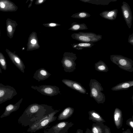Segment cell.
Here are the masks:
<instances>
[{
	"label": "cell",
	"mask_w": 133,
	"mask_h": 133,
	"mask_svg": "<svg viewBox=\"0 0 133 133\" xmlns=\"http://www.w3.org/2000/svg\"><path fill=\"white\" fill-rule=\"evenodd\" d=\"M62 82L67 87L83 94L86 93V89L79 83L66 79H63Z\"/></svg>",
	"instance_id": "cell-12"
},
{
	"label": "cell",
	"mask_w": 133,
	"mask_h": 133,
	"mask_svg": "<svg viewBox=\"0 0 133 133\" xmlns=\"http://www.w3.org/2000/svg\"><path fill=\"white\" fill-rule=\"evenodd\" d=\"M68 133V132H64V133Z\"/></svg>",
	"instance_id": "cell-38"
},
{
	"label": "cell",
	"mask_w": 133,
	"mask_h": 133,
	"mask_svg": "<svg viewBox=\"0 0 133 133\" xmlns=\"http://www.w3.org/2000/svg\"><path fill=\"white\" fill-rule=\"evenodd\" d=\"M74 109L71 107H68L65 108L58 116L57 120H62L66 119L72 115Z\"/></svg>",
	"instance_id": "cell-21"
},
{
	"label": "cell",
	"mask_w": 133,
	"mask_h": 133,
	"mask_svg": "<svg viewBox=\"0 0 133 133\" xmlns=\"http://www.w3.org/2000/svg\"><path fill=\"white\" fill-rule=\"evenodd\" d=\"M128 125H129L132 128H133V122L132 120L127 121V122Z\"/></svg>",
	"instance_id": "cell-33"
},
{
	"label": "cell",
	"mask_w": 133,
	"mask_h": 133,
	"mask_svg": "<svg viewBox=\"0 0 133 133\" xmlns=\"http://www.w3.org/2000/svg\"><path fill=\"white\" fill-rule=\"evenodd\" d=\"M0 34H1V32H0Z\"/></svg>",
	"instance_id": "cell-40"
},
{
	"label": "cell",
	"mask_w": 133,
	"mask_h": 133,
	"mask_svg": "<svg viewBox=\"0 0 133 133\" xmlns=\"http://www.w3.org/2000/svg\"><path fill=\"white\" fill-rule=\"evenodd\" d=\"M89 86L90 97L93 98L98 103H103L105 101V97L104 94L102 92L104 90L101 84L96 79H91Z\"/></svg>",
	"instance_id": "cell-2"
},
{
	"label": "cell",
	"mask_w": 133,
	"mask_h": 133,
	"mask_svg": "<svg viewBox=\"0 0 133 133\" xmlns=\"http://www.w3.org/2000/svg\"><path fill=\"white\" fill-rule=\"evenodd\" d=\"M60 110H55L54 111L44 117L37 122L29 127L27 131L35 132L41 129H46L50 123L56 119L57 117L55 116V115Z\"/></svg>",
	"instance_id": "cell-3"
},
{
	"label": "cell",
	"mask_w": 133,
	"mask_h": 133,
	"mask_svg": "<svg viewBox=\"0 0 133 133\" xmlns=\"http://www.w3.org/2000/svg\"><path fill=\"white\" fill-rule=\"evenodd\" d=\"M5 51L14 64L22 72L24 73L25 66L19 57L15 53L11 52L8 49H6Z\"/></svg>",
	"instance_id": "cell-11"
},
{
	"label": "cell",
	"mask_w": 133,
	"mask_h": 133,
	"mask_svg": "<svg viewBox=\"0 0 133 133\" xmlns=\"http://www.w3.org/2000/svg\"><path fill=\"white\" fill-rule=\"evenodd\" d=\"M121 9L123 18L129 29H130L132 24L133 17L130 7L128 3L123 1Z\"/></svg>",
	"instance_id": "cell-10"
},
{
	"label": "cell",
	"mask_w": 133,
	"mask_h": 133,
	"mask_svg": "<svg viewBox=\"0 0 133 133\" xmlns=\"http://www.w3.org/2000/svg\"><path fill=\"white\" fill-rule=\"evenodd\" d=\"M118 10L115 9L111 10L104 11L99 14V15L103 18L112 21L116 18Z\"/></svg>",
	"instance_id": "cell-19"
},
{
	"label": "cell",
	"mask_w": 133,
	"mask_h": 133,
	"mask_svg": "<svg viewBox=\"0 0 133 133\" xmlns=\"http://www.w3.org/2000/svg\"><path fill=\"white\" fill-rule=\"evenodd\" d=\"M128 42L133 46V33L129 35L128 39Z\"/></svg>",
	"instance_id": "cell-31"
},
{
	"label": "cell",
	"mask_w": 133,
	"mask_h": 133,
	"mask_svg": "<svg viewBox=\"0 0 133 133\" xmlns=\"http://www.w3.org/2000/svg\"><path fill=\"white\" fill-rule=\"evenodd\" d=\"M76 133H83V131L80 129H78Z\"/></svg>",
	"instance_id": "cell-35"
},
{
	"label": "cell",
	"mask_w": 133,
	"mask_h": 133,
	"mask_svg": "<svg viewBox=\"0 0 133 133\" xmlns=\"http://www.w3.org/2000/svg\"><path fill=\"white\" fill-rule=\"evenodd\" d=\"M85 3L97 5H107L111 2L116 1L117 0H79Z\"/></svg>",
	"instance_id": "cell-23"
},
{
	"label": "cell",
	"mask_w": 133,
	"mask_h": 133,
	"mask_svg": "<svg viewBox=\"0 0 133 133\" xmlns=\"http://www.w3.org/2000/svg\"><path fill=\"white\" fill-rule=\"evenodd\" d=\"M96 70L99 72H107L109 68L105 63L103 61H99L95 64Z\"/></svg>",
	"instance_id": "cell-26"
},
{
	"label": "cell",
	"mask_w": 133,
	"mask_h": 133,
	"mask_svg": "<svg viewBox=\"0 0 133 133\" xmlns=\"http://www.w3.org/2000/svg\"><path fill=\"white\" fill-rule=\"evenodd\" d=\"M0 73L2 74V70L1 68V67L0 66Z\"/></svg>",
	"instance_id": "cell-37"
},
{
	"label": "cell",
	"mask_w": 133,
	"mask_h": 133,
	"mask_svg": "<svg viewBox=\"0 0 133 133\" xmlns=\"http://www.w3.org/2000/svg\"><path fill=\"white\" fill-rule=\"evenodd\" d=\"M17 6L9 0H0V11L4 12L16 11Z\"/></svg>",
	"instance_id": "cell-13"
},
{
	"label": "cell",
	"mask_w": 133,
	"mask_h": 133,
	"mask_svg": "<svg viewBox=\"0 0 133 133\" xmlns=\"http://www.w3.org/2000/svg\"><path fill=\"white\" fill-rule=\"evenodd\" d=\"M90 16L91 15L88 12L83 11L74 14L71 17L76 18L84 19L90 17Z\"/></svg>",
	"instance_id": "cell-28"
},
{
	"label": "cell",
	"mask_w": 133,
	"mask_h": 133,
	"mask_svg": "<svg viewBox=\"0 0 133 133\" xmlns=\"http://www.w3.org/2000/svg\"><path fill=\"white\" fill-rule=\"evenodd\" d=\"M124 133H128V132H124Z\"/></svg>",
	"instance_id": "cell-39"
},
{
	"label": "cell",
	"mask_w": 133,
	"mask_h": 133,
	"mask_svg": "<svg viewBox=\"0 0 133 133\" xmlns=\"http://www.w3.org/2000/svg\"><path fill=\"white\" fill-rule=\"evenodd\" d=\"M110 59L120 68L128 72H133V61L131 59L121 55H113L110 56Z\"/></svg>",
	"instance_id": "cell-4"
},
{
	"label": "cell",
	"mask_w": 133,
	"mask_h": 133,
	"mask_svg": "<svg viewBox=\"0 0 133 133\" xmlns=\"http://www.w3.org/2000/svg\"><path fill=\"white\" fill-rule=\"evenodd\" d=\"M74 124L71 122L63 121L57 123L51 128L45 129L44 133H61L68 131Z\"/></svg>",
	"instance_id": "cell-9"
},
{
	"label": "cell",
	"mask_w": 133,
	"mask_h": 133,
	"mask_svg": "<svg viewBox=\"0 0 133 133\" xmlns=\"http://www.w3.org/2000/svg\"><path fill=\"white\" fill-rule=\"evenodd\" d=\"M23 99V98H21L15 104H11L7 105L5 108L4 112L1 116L0 118H2L7 117L12 112L17 110L19 108Z\"/></svg>",
	"instance_id": "cell-15"
},
{
	"label": "cell",
	"mask_w": 133,
	"mask_h": 133,
	"mask_svg": "<svg viewBox=\"0 0 133 133\" xmlns=\"http://www.w3.org/2000/svg\"><path fill=\"white\" fill-rule=\"evenodd\" d=\"M114 123L118 129L121 128L123 124V118L121 110L118 108L115 109L114 114Z\"/></svg>",
	"instance_id": "cell-18"
},
{
	"label": "cell",
	"mask_w": 133,
	"mask_h": 133,
	"mask_svg": "<svg viewBox=\"0 0 133 133\" xmlns=\"http://www.w3.org/2000/svg\"><path fill=\"white\" fill-rule=\"evenodd\" d=\"M46 1V0H37L36 1L35 4L36 5H39L42 4Z\"/></svg>",
	"instance_id": "cell-32"
},
{
	"label": "cell",
	"mask_w": 133,
	"mask_h": 133,
	"mask_svg": "<svg viewBox=\"0 0 133 133\" xmlns=\"http://www.w3.org/2000/svg\"><path fill=\"white\" fill-rule=\"evenodd\" d=\"M91 131L92 133H105V125L101 123H94Z\"/></svg>",
	"instance_id": "cell-24"
},
{
	"label": "cell",
	"mask_w": 133,
	"mask_h": 133,
	"mask_svg": "<svg viewBox=\"0 0 133 133\" xmlns=\"http://www.w3.org/2000/svg\"><path fill=\"white\" fill-rule=\"evenodd\" d=\"M86 133H92L91 131L88 129H87L86 132Z\"/></svg>",
	"instance_id": "cell-36"
},
{
	"label": "cell",
	"mask_w": 133,
	"mask_h": 133,
	"mask_svg": "<svg viewBox=\"0 0 133 133\" xmlns=\"http://www.w3.org/2000/svg\"><path fill=\"white\" fill-rule=\"evenodd\" d=\"M77 59L76 55L72 52H65L61 61L64 70L66 72H74L76 69L75 60Z\"/></svg>",
	"instance_id": "cell-6"
},
{
	"label": "cell",
	"mask_w": 133,
	"mask_h": 133,
	"mask_svg": "<svg viewBox=\"0 0 133 133\" xmlns=\"http://www.w3.org/2000/svg\"><path fill=\"white\" fill-rule=\"evenodd\" d=\"M31 87L41 94L48 96L51 97L60 94L59 88L56 86L48 85H32Z\"/></svg>",
	"instance_id": "cell-8"
},
{
	"label": "cell",
	"mask_w": 133,
	"mask_h": 133,
	"mask_svg": "<svg viewBox=\"0 0 133 133\" xmlns=\"http://www.w3.org/2000/svg\"><path fill=\"white\" fill-rule=\"evenodd\" d=\"M71 37L81 42L94 43L98 42L102 38V35L91 32H79L72 34Z\"/></svg>",
	"instance_id": "cell-5"
},
{
	"label": "cell",
	"mask_w": 133,
	"mask_h": 133,
	"mask_svg": "<svg viewBox=\"0 0 133 133\" xmlns=\"http://www.w3.org/2000/svg\"><path fill=\"white\" fill-rule=\"evenodd\" d=\"M17 94L15 89L12 87L0 83V104L11 99Z\"/></svg>",
	"instance_id": "cell-7"
},
{
	"label": "cell",
	"mask_w": 133,
	"mask_h": 133,
	"mask_svg": "<svg viewBox=\"0 0 133 133\" xmlns=\"http://www.w3.org/2000/svg\"><path fill=\"white\" fill-rule=\"evenodd\" d=\"M55 110L52 107L47 105L31 104L20 117L18 123L22 126L30 127Z\"/></svg>",
	"instance_id": "cell-1"
},
{
	"label": "cell",
	"mask_w": 133,
	"mask_h": 133,
	"mask_svg": "<svg viewBox=\"0 0 133 133\" xmlns=\"http://www.w3.org/2000/svg\"><path fill=\"white\" fill-rule=\"evenodd\" d=\"M105 133H111L110 128L106 125H105Z\"/></svg>",
	"instance_id": "cell-34"
},
{
	"label": "cell",
	"mask_w": 133,
	"mask_h": 133,
	"mask_svg": "<svg viewBox=\"0 0 133 133\" xmlns=\"http://www.w3.org/2000/svg\"><path fill=\"white\" fill-rule=\"evenodd\" d=\"M39 47L37 34L35 32H33L30 35L28 39L27 51L37 49Z\"/></svg>",
	"instance_id": "cell-14"
},
{
	"label": "cell",
	"mask_w": 133,
	"mask_h": 133,
	"mask_svg": "<svg viewBox=\"0 0 133 133\" xmlns=\"http://www.w3.org/2000/svg\"><path fill=\"white\" fill-rule=\"evenodd\" d=\"M0 66L2 69L5 70L7 69V63L4 55L0 52Z\"/></svg>",
	"instance_id": "cell-29"
},
{
	"label": "cell",
	"mask_w": 133,
	"mask_h": 133,
	"mask_svg": "<svg viewBox=\"0 0 133 133\" xmlns=\"http://www.w3.org/2000/svg\"><path fill=\"white\" fill-rule=\"evenodd\" d=\"M88 29L86 24L84 23H79L74 22L71 24V27L69 30L72 31L87 30Z\"/></svg>",
	"instance_id": "cell-27"
},
{
	"label": "cell",
	"mask_w": 133,
	"mask_h": 133,
	"mask_svg": "<svg viewBox=\"0 0 133 133\" xmlns=\"http://www.w3.org/2000/svg\"><path fill=\"white\" fill-rule=\"evenodd\" d=\"M133 86V80L129 81L119 83L111 88L112 91H118L127 90Z\"/></svg>",
	"instance_id": "cell-20"
},
{
	"label": "cell",
	"mask_w": 133,
	"mask_h": 133,
	"mask_svg": "<svg viewBox=\"0 0 133 133\" xmlns=\"http://www.w3.org/2000/svg\"><path fill=\"white\" fill-rule=\"evenodd\" d=\"M89 119L91 120L96 123H103L105 120L97 112L94 110L89 111Z\"/></svg>",
	"instance_id": "cell-22"
},
{
	"label": "cell",
	"mask_w": 133,
	"mask_h": 133,
	"mask_svg": "<svg viewBox=\"0 0 133 133\" xmlns=\"http://www.w3.org/2000/svg\"><path fill=\"white\" fill-rule=\"evenodd\" d=\"M51 74L45 69L41 68L37 70L34 74L33 78L38 82L48 78Z\"/></svg>",
	"instance_id": "cell-16"
},
{
	"label": "cell",
	"mask_w": 133,
	"mask_h": 133,
	"mask_svg": "<svg viewBox=\"0 0 133 133\" xmlns=\"http://www.w3.org/2000/svg\"><path fill=\"white\" fill-rule=\"evenodd\" d=\"M18 25L16 21L9 18L6 20V31L7 36L10 38L13 36L16 28Z\"/></svg>",
	"instance_id": "cell-17"
},
{
	"label": "cell",
	"mask_w": 133,
	"mask_h": 133,
	"mask_svg": "<svg viewBox=\"0 0 133 133\" xmlns=\"http://www.w3.org/2000/svg\"><path fill=\"white\" fill-rule=\"evenodd\" d=\"M43 25L44 26L48 27H54L61 25L60 24L55 23H50L43 24Z\"/></svg>",
	"instance_id": "cell-30"
},
{
	"label": "cell",
	"mask_w": 133,
	"mask_h": 133,
	"mask_svg": "<svg viewBox=\"0 0 133 133\" xmlns=\"http://www.w3.org/2000/svg\"><path fill=\"white\" fill-rule=\"evenodd\" d=\"M72 47L78 50H81L83 49L91 48L94 44L92 43L81 42L72 44Z\"/></svg>",
	"instance_id": "cell-25"
}]
</instances>
